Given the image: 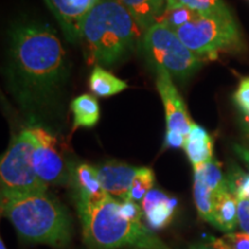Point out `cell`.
I'll use <instances>...</instances> for the list:
<instances>
[{
    "label": "cell",
    "instance_id": "6da1fadb",
    "mask_svg": "<svg viewBox=\"0 0 249 249\" xmlns=\"http://www.w3.org/2000/svg\"><path fill=\"white\" fill-rule=\"evenodd\" d=\"M11 81L23 103H42L60 89L67 75L66 51L48 23L26 22L11 33Z\"/></svg>",
    "mask_w": 249,
    "mask_h": 249
},
{
    "label": "cell",
    "instance_id": "7a4b0ae2",
    "mask_svg": "<svg viewBox=\"0 0 249 249\" xmlns=\"http://www.w3.org/2000/svg\"><path fill=\"white\" fill-rule=\"evenodd\" d=\"M144 30L119 0H97L81 28L89 65H114L142 43Z\"/></svg>",
    "mask_w": 249,
    "mask_h": 249
},
{
    "label": "cell",
    "instance_id": "3957f363",
    "mask_svg": "<svg viewBox=\"0 0 249 249\" xmlns=\"http://www.w3.org/2000/svg\"><path fill=\"white\" fill-rule=\"evenodd\" d=\"M75 204L89 249H171L142 223L124 218L120 201L110 195L96 203Z\"/></svg>",
    "mask_w": 249,
    "mask_h": 249
},
{
    "label": "cell",
    "instance_id": "277c9868",
    "mask_svg": "<svg viewBox=\"0 0 249 249\" xmlns=\"http://www.w3.org/2000/svg\"><path fill=\"white\" fill-rule=\"evenodd\" d=\"M1 213L21 239L61 248L70 244L73 222L66 208L48 194L1 200Z\"/></svg>",
    "mask_w": 249,
    "mask_h": 249
},
{
    "label": "cell",
    "instance_id": "5b68a950",
    "mask_svg": "<svg viewBox=\"0 0 249 249\" xmlns=\"http://www.w3.org/2000/svg\"><path fill=\"white\" fill-rule=\"evenodd\" d=\"M36 144L34 128L23 129L11 142L0 164L1 200L46 194L48 185L38 178L33 163Z\"/></svg>",
    "mask_w": 249,
    "mask_h": 249
},
{
    "label": "cell",
    "instance_id": "8992f818",
    "mask_svg": "<svg viewBox=\"0 0 249 249\" xmlns=\"http://www.w3.org/2000/svg\"><path fill=\"white\" fill-rule=\"evenodd\" d=\"M141 45L145 58L156 71H165L179 79L192 76L203 62V59L183 44L176 31L160 21L144 31Z\"/></svg>",
    "mask_w": 249,
    "mask_h": 249
},
{
    "label": "cell",
    "instance_id": "52a82bcc",
    "mask_svg": "<svg viewBox=\"0 0 249 249\" xmlns=\"http://www.w3.org/2000/svg\"><path fill=\"white\" fill-rule=\"evenodd\" d=\"M174 31L183 44L203 60H214L222 52L236 50L242 44L234 18L198 14L191 22Z\"/></svg>",
    "mask_w": 249,
    "mask_h": 249
},
{
    "label": "cell",
    "instance_id": "ba28073f",
    "mask_svg": "<svg viewBox=\"0 0 249 249\" xmlns=\"http://www.w3.org/2000/svg\"><path fill=\"white\" fill-rule=\"evenodd\" d=\"M37 144L33 155L36 174L45 185H71V172L52 134L40 127H34Z\"/></svg>",
    "mask_w": 249,
    "mask_h": 249
},
{
    "label": "cell",
    "instance_id": "9c48e42d",
    "mask_svg": "<svg viewBox=\"0 0 249 249\" xmlns=\"http://www.w3.org/2000/svg\"><path fill=\"white\" fill-rule=\"evenodd\" d=\"M156 86L164 104L166 132L177 133L187 138L194 123L188 116L185 103L174 86L172 76L165 71H157Z\"/></svg>",
    "mask_w": 249,
    "mask_h": 249
},
{
    "label": "cell",
    "instance_id": "30bf717a",
    "mask_svg": "<svg viewBox=\"0 0 249 249\" xmlns=\"http://www.w3.org/2000/svg\"><path fill=\"white\" fill-rule=\"evenodd\" d=\"M62 33L71 43L80 42L81 28L87 14L97 0H44Z\"/></svg>",
    "mask_w": 249,
    "mask_h": 249
},
{
    "label": "cell",
    "instance_id": "8fae6325",
    "mask_svg": "<svg viewBox=\"0 0 249 249\" xmlns=\"http://www.w3.org/2000/svg\"><path fill=\"white\" fill-rule=\"evenodd\" d=\"M99 180L107 195L123 202L127 198L139 167L120 161H105L96 166Z\"/></svg>",
    "mask_w": 249,
    "mask_h": 249
},
{
    "label": "cell",
    "instance_id": "7c38bea8",
    "mask_svg": "<svg viewBox=\"0 0 249 249\" xmlns=\"http://www.w3.org/2000/svg\"><path fill=\"white\" fill-rule=\"evenodd\" d=\"M71 185L75 195V203H96L107 196L96 166L92 165L82 163L71 169Z\"/></svg>",
    "mask_w": 249,
    "mask_h": 249
},
{
    "label": "cell",
    "instance_id": "4fadbf2b",
    "mask_svg": "<svg viewBox=\"0 0 249 249\" xmlns=\"http://www.w3.org/2000/svg\"><path fill=\"white\" fill-rule=\"evenodd\" d=\"M178 201L160 189L152 188L141 202L143 217L152 230H161L172 223Z\"/></svg>",
    "mask_w": 249,
    "mask_h": 249
},
{
    "label": "cell",
    "instance_id": "5bb4252c",
    "mask_svg": "<svg viewBox=\"0 0 249 249\" xmlns=\"http://www.w3.org/2000/svg\"><path fill=\"white\" fill-rule=\"evenodd\" d=\"M183 149L193 167L213 160V141L209 133L200 124H193L191 132L186 138Z\"/></svg>",
    "mask_w": 249,
    "mask_h": 249
},
{
    "label": "cell",
    "instance_id": "9a60e30c",
    "mask_svg": "<svg viewBox=\"0 0 249 249\" xmlns=\"http://www.w3.org/2000/svg\"><path fill=\"white\" fill-rule=\"evenodd\" d=\"M213 217V225L225 233L234 232L236 227H239L238 200L229 189L214 194Z\"/></svg>",
    "mask_w": 249,
    "mask_h": 249
},
{
    "label": "cell",
    "instance_id": "2e32d148",
    "mask_svg": "<svg viewBox=\"0 0 249 249\" xmlns=\"http://www.w3.org/2000/svg\"><path fill=\"white\" fill-rule=\"evenodd\" d=\"M140 27L147 30L158 22L164 13L166 0H119Z\"/></svg>",
    "mask_w": 249,
    "mask_h": 249
},
{
    "label": "cell",
    "instance_id": "e0dca14e",
    "mask_svg": "<svg viewBox=\"0 0 249 249\" xmlns=\"http://www.w3.org/2000/svg\"><path fill=\"white\" fill-rule=\"evenodd\" d=\"M90 90L97 97H111L127 89V83L99 66L93 67L89 77Z\"/></svg>",
    "mask_w": 249,
    "mask_h": 249
},
{
    "label": "cell",
    "instance_id": "ac0fdd59",
    "mask_svg": "<svg viewBox=\"0 0 249 249\" xmlns=\"http://www.w3.org/2000/svg\"><path fill=\"white\" fill-rule=\"evenodd\" d=\"M74 117V129L91 128L99 121V104L91 95H81L71 103Z\"/></svg>",
    "mask_w": 249,
    "mask_h": 249
},
{
    "label": "cell",
    "instance_id": "d6986e66",
    "mask_svg": "<svg viewBox=\"0 0 249 249\" xmlns=\"http://www.w3.org/2000/svg\"><path fill=\"white\" fill-rule=\"evenodd\" d=\"M187 7L205 17L233 18L224 0H166L165 8Z\"/></svg>",
    "mask_w": 249,
    "mask_h": 249
},
{
    "label": "cell",
    "instance_id": "ffe728a7",
    "mask_svg": "<svg viewBox=\"0 0 249 249\" xmlns=\"http://www.w3.org/2000/svg\"><path fill=\"white\" fill-rule=\"evenodd\" d=\"M193 195L197 209L198 216L205 222L213 225V196L214 193L205 185L198 174L194 173V185H193Z\"/></svg>",
    "mask_w": 249,
    "mask_h": 249
},
{
    "label": "cell",
    "instance_id": "44dd1931",
    "mask_svg": "<svg viewBox=\"0 0 249 249\" xmlns=\"http://www.w3.org/2000/svg\"><path fill=\"white\" fill-rule=\"evenodd\" d=\"M193 169H194V173L201 177L205 185L209 187L214 194L229 189L226 177L224 176L219 161L213 160L203 165H200V166L193 167Z\"/></svg>",
    "mask_w": 249,
    "mask_h": 249
},
{
    "label": "cell",
    "instance_id": "7402d4cb",
    "mask_svg": "<svg viewBox=\"0 0 249 249\" xmlns=\"http://www.w3.org/2000/svg\"><path fill=\"white\" fill-rule=\"evenodd\" d=\"M154 171L149 169V167H139L138 173H136L135 178L133 180L126 200L140 203V202H142L143 198L145 197V195L154 188Z\"/></svg>",
    "mask_w": 249,
    "mask_h": 249
},
{
    "label": "cell",
    "instance_id": "603a6c76",
    "mask_svg": "<svg viewBox=\"0 0 249 249\" xmlns=\"http://www.w3.org/2000/svg\"><path fill=\"white\" fill-rule=\"evenodd\" d=\"M229 191L238 201L249 200V173L233 166L226 176Z\"/></svg>",
    "mask_w": 249,
    "mask_h": 249
},
{
    "label": "cell",
    "instance_id": "cb8c5ba5",
    "mask_svg": "<svg viewBox=\"0 0 249 249\" xmlns=\"http://www.w3.org/2000/svg\"><path fill=\"white\" fill-rule=\"evenodd\" d=\"M197 15V13H195L192 9L187 7L165 8L164 13L161 14V17L158 21L165 23L171 29L176 30L180 27L185 26L186 23L191 22Z\"/></svg>",
    "mask_w": 249,
    "mask_h": 249
},
{
    "label": "cell",
    "instance_id": "d4e9b609",
    "mask_svg": "<svg viewBox=\"0 0 249 249\" xmlns=\"http://www.w3.org/2000/svg\"><path fill=\"white\" fill-rule=\"evenodd\" d=\"M208 242L218 249H249V234L234 231L225 233L222 238L210 236Z\"/></svg>",
    "mask_w": 249,
    "mask_h": 249
},
{
    "label": "cell",
    "instance_id": "484cf974",
    "mask_svg": "<svg viewBox=\"0 0 249 249\" xmlns=\"http://www.w3.org/2000/svg\"><path fill=\"white\" fill-rule=\"evenodd\" d=\"M233 98L245 116H249V77L241 80Z\"/></svg>",
    "mask_w": 249,
    "mask_h": 249
},
{
    "label": "cell",
    "instance_id": "4316f807",
    "mask_svg": "<svg viewBox=\"0 0 249 249\" xmlns=\"http://www.w3.org/2000/svg\"><path fill=\"white\" fill-rule=\"evenodd\" d=\"M120 213L124 218L132 220V222L142 223L141 219L143 217V211L141 204L136 203V202L128 200L120 202Z\"/></svg>",
    "mask_w": 249,
    "mask_h": 249
},
{
    "label": "cell",
    "instance_id": "83f0119b",
    "mask_svg": "<svg viewBox=\"0 0 249 249\" xmlns=\"http://www.w3.org/2000/svg\"><path fill=\"white\" fill-rule=\"evenodd\" d=\"M239 229L249 234V200L238 201Z\"/></svg>",
    "mask_w": 249,
    "mask_h": 249
},
{
    "label": "cell",
    "instance_id": "f1b7e54d",
    "mask_svg": "<svg viewBox=\"0 0 249 249\" xmlns=\"http://www.w3.org/2000/svg\"><path fill=\"white\" fill-rule=\"evenodd\" d=\"M185 142H186L185 136L180 135V134H177V133L166 132V135H165V141H164V147L165 148H172V149L183 148Z\"/></svg>",
    "mask_w": 249,
    "mask_h": 249
},
{
    "label": "cell",
    "instance_id": "f546056e",
    "mask_svg": "<svg viewBox=\"0 0 249 249\" xmlns=\"http://www.w3.org/2000/svg\"><path fill=\"white\" fill-rule=\"evenodd\" d=\"M233 149H234L235 154L249 166V148L242 147L240 144H234L233 145Z\"/></svg>",
    "mask_w": 249,
    "mask_h": 249
},
{
    "label": "cell",
    "instance_id": "4dcf8cb0",
    "mask_svg": "<svg viewBox=\"0 0 249 249\" xmlns=\"http://www.w3.org/2000/svg\"><path fill=\"white\" fill-rule=\"evenodd\" d=\"M188 249H218L211 246L209 242H201V244H193L189 246Z\"/></svg>",
    "mask_w": 249,
    "mask_h": 249
},
{
    "label": "cell",
    "instance_id": "1f68e13d",
    "mask_svg": "<svg viewBox=\"0 0 249 249\" xmlns=\"http://www.w3.org/2000/svg\"><path fill=\"white\" fill-rule=\"evenodd\" d=\"M245 117V124H246V132L248 134L249 138V116H244Z\"/></svg>",
    "mask_w": 249,
    "mask_h": 249
},
{
    "label": "cell",
    "instance_id": "d6a6232c",
    "mask_svg": "<svg viewBox=\"0 0 249 249\" xmlns=\"http://www.w3.org/2000/svg\"><path fill=\"white\" fill-rule=\"evenodd\" d=\"M0 249H7V248H6V246H5L4 241H2V240H0Z\"/></svg>",
    "mask_w": 249,
    "mask_h": 249
}]
</instances>
